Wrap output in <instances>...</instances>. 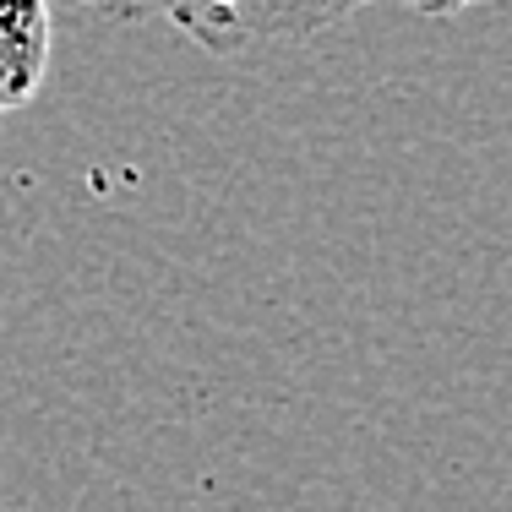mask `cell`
<instances>
[{"instance_id":"cell-3","label":"cell","mask_w":512,"mask_h":512,"mask_svg":"<svg viewBox=\"0 0 512 512\" xmlns=\"http://www.w3.org/2000/svg\"><path fill=\"white\" fill-rule=\"evenodd\" d=\"M398 6L420 11V17H458V11H469V6H491V0H398Z\"/></svg>"},{"instance_id":"cell-2","label":"cell","mask_w":512,"mask_h":512,"mask_svg":"<svg viewBox=\"0 0 512 512\" xmlns=\"http://www.w3.org/2000/svg\"><path fill=\"white\" fill-rule=\"evenodd\" d=\"M50 50V0H0V109L39 99L44 77H50Z\"/></svg>"},{"instance_id":"cell-1","label":"cell","mask_w":512,"mask_h":512,"mask_svg":"<svg viewBox=\"0 0 512 512\" xmlns=\"http://www.w3.org/2000/svg\"><path fill=\"white\" fill-rule=\"evenodd\" d=\"M109 22H169L207 55H246L262 44H300L349 22L365 0H82Z\"/></svg>"}]
</instances>
